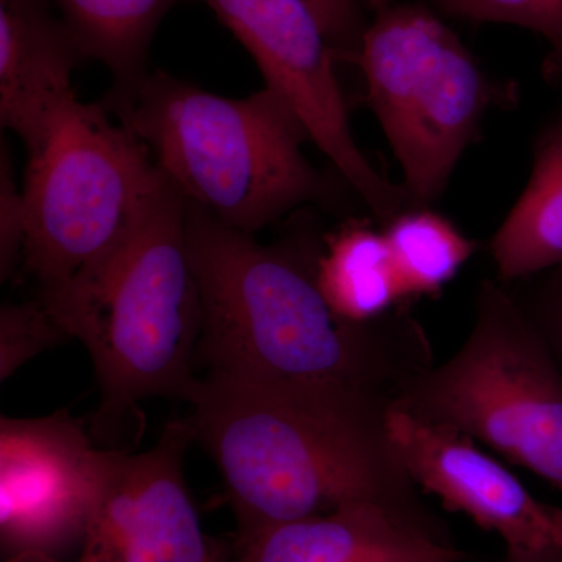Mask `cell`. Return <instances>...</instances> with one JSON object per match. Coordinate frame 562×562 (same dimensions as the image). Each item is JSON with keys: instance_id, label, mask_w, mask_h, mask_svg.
<instances>
[{"instance_id": "2", "label": "cell", "mask_w": 562, "mask_h": 562, "mask_svg": "<svg viewBox=\"0 0 562 562\" xmlns=\"http://www.w3.org/2000/svg\"><path fill=\"white\" fill-rule=\"evenodd\" d=\"M194 441L221 469L238 538L357 502L420 508L392 450L386 414L362 403L203 375Z\"/></svg>"}, {"instance_id": "17", "label": "cell", "mask_w": 562, "mask_h": 562, "mask_svg": "<svg viewBox=\"0 0 562 562\" xmlns=\"http://www.w3.org/2000/svg\"><path fill=\"white\" fill-rule=\"evenodd\" d=\"M383 233L405 302L441 291L476 250L473 239L430 209L402 211Z\"/></svg>"}, {"instance_id": "24", "label": "cell", "mask_w": 562, "mask_h": 562, "mask_svg": "<svg viewBox=\"0 0 562 562\" xmlns=\"http://www.w3.org/2000/svg\"><path fill=\"white\" fill-rule=\"evenodd\" d=\"M546 74L549 79L562 83V43L552 47L546 61Z\"/></svg>"}, {"instance_id": "25", "label": "cell", "mask_w": 562, "mask_h": 562, "mask_svg": "<svg viewBox=\"0 0 562 562\" xmlns=\"http://www.w3.org/2000/svg\"><path fill=\"white\" fill-rule=\"evenodd\" d=\"M395 0H364L366 7H369L375 13V11L384 9V7L391 5Z\"/></svg>"}, {"instance_id": "4", "label": "cell", "mask_w": 562, "mask_h": 562, "mask_svg": "<svg viewBox=\"0 0 562 562\" xmlns=\"http://www.w3.org/2000/svg\"><path fill=\"white\" fill-rule=\"evenodd\" d=\"M103 105L146 144L184 201L235 231L255 235L327 195L303 154L312 136L271 88L225 98L155 70Z\"/></svg>"}, {"instance_id": "11", "label": "cell", "mask_w": 562, "mask_h": 562, "mask_svg": "<svg viewBox=\"0 0 562 562\" xmlns=\"http://www.w3.org/2000/svg\"><path fill=\"white\" fill-rule=\"evenodd\" d=\"M384 428L413 483L483 530L497 532L506 550L531 552L562 543V509L532 497L471 436L398 408H390Z\"/></svg>"}, {"instance_id": "23", "label": "cell", "mask_w": 562, "mask_h": 562, "mask_svg": "<svg viewBox=\"0 0 562 562\" xmlns=\"http://www.w3.org/2000/svg\"><path fill=\"white\" fill-rule=\"evenodd\" d=\"M505 562H562V543L531 552L506 550Z\"/></svg>"}, {"instance_id": "20", "label": "cell", "mask_w": 562, "mask_h": 562, "mask_svg": "<svg viewBox=\"0 0 562 562\" xmlns=\"http://www.w3.org/2000/svg\"><path fill=\"white\" fill-rule=\"evenodd\" d=\"M25 216L22 188L18 183L13 158L2 140L0 150V273L9 280L22 266Z\"/></svg>"}, {"instance_id": "18", "label": "cell", "mask_w": 562, "mask_h": 562, "mask_svg": "<svg viewBox=\"0 0 562 562\" xmlns=\"http://www.w3.org/2000/svg\"><path fill=\"white\" fill-rule=\"evenodd\" d=\"M66 338L68 333L38 299L5 303L0 312V380L5 382L25 362Z\"/></svg>"}, {"instance_id": "15", "label": "cell", "mask_w": 562, "mask_h": 562, "mask_svg": "<svg viewBox=\"0 0 562 562\" xmlns=\"http://www.w3.org/2000/svg\"><path fill=\"white\" fill-rule=\"evenodd\" d=\"M85 60L113 76L105 102L127 98L149 74L151 40L166 14L188 0H55Z\"/></svg>"}, {"instance_id": "16", "label": "cell", "mask_w": 562, "mask_h": 562, "mask_svg": "<svg viewBox=\"0 0 562 562\" xmlns=\"http://www.w3.org/2000/svg\"><path fill=\"white\" fill-rule=\"evenodd\" d=\"M317 284L333 312L350 322H371L403 301L383 231L353 220L324 236Z\"/></svg>"}, {"instance_id": "10", "label": "cell", "mask_w": 562, "mask_h": 562, "mask_svg": "<svg viewBox=\"0 0 562 562\" xmlns=\"http://www.w3.org/2000/svg\"><path fill=\"white\" fill-rule=\"evenodd\" d=\"M190 420L166 425L143 453L103 449L101 484L74 562H228L203 531L184 482Z\"/></svg>"}, {"instance_id": "12", "label": "cell", "mask_w": 562, "mask_h": 562, "mask_svg": "<svg viewBox=\"0 0 562 562\" xmlns=\"http://www.w3.org/2000/svg\"><path fill=\"white\" fill-rule=\"evenodd\" d=\"M422 508L357 502L232 543L228 562H464Z\"/></svg>"}, {"instance_id": "19", "label": "cell", "mask_w": 562, "mask_h": 562, "mask_svg": "<svg viewBox=\"0 0 562 562\" xmlns=\"http://www.w3.org/2000/svg\"><path fill=\"white\" fill-rule=\"evenodd\" d=\"M461 20L512 24L541 33L553 46L562 43V0H435Z\"/></svg>"}, {"instance_id": "6", "label": "cell", "mask_w": 562, "mask_h": 562, "mask_svg": "<svg viewBox=\"0 0 562 562\" xmlns=\"http://www.w3.org/2000/svg\"><path fill=\"white\" fill-rule=\"evenodd\" d=\"M347 63L364 77L412 209H430L441 198L487 110L516 99L424 3L375 11Z\"/></svg>"}, {"instance_id": "14", "label": "cell", "mask_w": 562, "mask_h": 562, "mask_svg": "<svg viewBox=\"0 0 562 562\" xmlns=\"http://www.w3.org/2000/svg\"><path fill=\"white\" fill-rule=\"evenodd\" d=\"M502 283L562 265V111L536 138L530 180L491 243Z\"/></svg>"}, {"instance_id": "8", "label": "cell", "mask_w": 562, "mask_h": 562, "mask_svg": "<svg viewBox=\"0 0 562 562\" xmlns=\"http://www.w3.org/2000/svg\"><path fill=\"white\" fill-rule=\"evenodd\" d=\"M217 20L251 55L266 87L295 111L312 143L382 227L409 209L366 157L350 127L349 106L336 76L338 54L306 0H205Z\"/></svg>"}, {"instance_id": "3", "label": "cell", "mask_w": 562, "mask_h": 562, "mask_svg": "<svg viewBox=\"0 0 562 562\" xmlns=\"http://www.w3.org/2000/svg\"><path fill=\"white\" fill-rule=\"evenodd\" d=\"M94 366L98 409L92 441L117 450L143 430L140 402H191L203 328L201 288L187 239V201L165 179L131 239L99 280L60 316Z\"/></svg>"}, {"instance_id": "1", "label": "cell", "mask_w": 562, "mask_h": 562, "mask_svg": "<svg viewBox=\"0 0 562 562\" xmlns=\"http://www.w3.org/2000/svg\"><path fill=\"white\" fill-rule=\"evenodd\" d=\"M187 239L203 303L198 371L387 413L431 368L427 336L405 310L364 324L333 312L316 277L324 238L265 246L187 202Z\"/></svg>"}, {"instance_id": "5", "label": "cell", "mask_w": 562, "mask_h": 562, "mask_svg": "<svg viewBox=\"0 0 562 562\" xmlns=\"http://www.w3.org/2000/svg\"><path fill=\"white\" fill-rule=\"evenodd\" d=\"M162 183L146 144L103 103L76 98L63 110L22 183V268L55 321L109 268Z\"/></svg>"}, {"instance_id": "21", "label": "cell", "mask_w": 562, "mask_h": 562, "mask_svg": "<svg viewBox=\"0 0 562 562\" xmlns=\"http://www.w3.org/2000/svg\"><path fill=\"white\" fill-rule=\"evenodd\" d=\"M325 35L338 54L339 61H349L360 47L368 29L364 0H306Z\"/></svg>"}, {"instance_id": "9", "label": "cell", "mask_w": 562, "mask_h": 562, "mask_svg": "<svg viewBox=\"0 0 562 562\" xmlns=\"http://www.w3.org/2000/svg\"><path fill=\"white\" fill-rule=\"evenodd\" d=\"M103 449L80 420L57 412L0 419L2 562L77 557L99 484Z\"/></svg>"}, {"instance_id": "7", "label": "cell", "mask_w": 562, "mask_h": 562, "mask_svg": "<svg viewBox=\"0 0 562 562\" xmlns=\"http://www.w3.org/2000/svg\"><path fill=\"white\" fill-rule=\"evenodd\" d=\"M391 408L480 439L562 494V368L502 284L483 281L468 341Z\"/></svg>"}, {"instance_id": "13", "label": "cell", "mask_w": 562, "mask_h": 562, "mask_svg": "<svg viewBox=\"0 0 562 562\" xmlns=\"http://www.w3.org/2000/svg\"><path fill=\"white\" fill-rule=\"evenodd\" d=\"M85 61L49 0H0V122L38 149L77 98L72 72Z\"/></svg>"}, {"instance_id": "22", "label": "cell", "mask_w": 562, "mask_h": 562, "mask_svg": "<svg viewBox=\"0 0 562 562\" xmlns=\"http://www.w3.org/2000/svg\"><path fill=\"white\" fill-rule=\"evenodd\" d=\"M550 271L531 301L522 306L562 368V265Z\"/></svg>"}]
</instances>
